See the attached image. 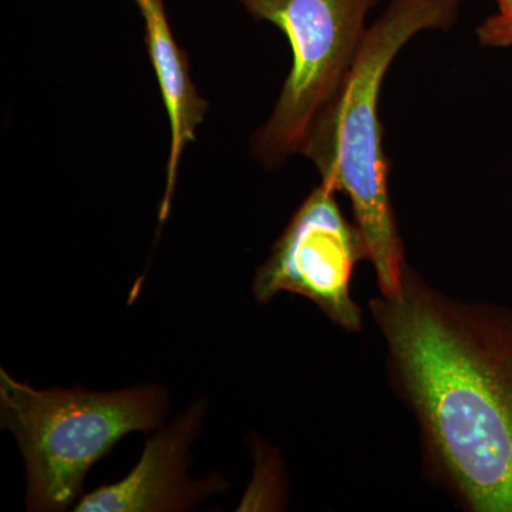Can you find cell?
<instances>
[{"mask_svg":"<svg viewBox=\"0 0 512 512\" xmlns=\"http://www.w3.org/2000/svg\"><path fill=\"white\" fill-rule=\"evenodd\" d=\"M461 0H392L367 29L348 76L312 124L301 154L318 168L322 184L348 195L355 224L375 268L380 295L403 284L404 249L389 194L379 99L390 64L424 30L453 28Z\"/></svg>","mask_w":512,"mask_h":512,"instance_id":"obj_2","label":"cell"},{"mask_svg":"<svg viewBox=\"0 0 512 512\" xmlns=\"http://www.w3.org/2000/svg\"><path fill=\"white\" fill-rule=\"evenodd\" d=\"M207 403L192 404L173 423L146 441L143 456L123 480L101 485L83 495L77 512H171L197 507L227 490L228 481L215 473L202 480L188 476L190 448L202 427Z\"/></svg>","mask_w":512,"mask_h":512,"instance_id":"obj_6","label":"cell"},{"mask_svg":"<svg viewBox=\"0 0 512 512\" xmlns=\"http://www.w3.org/2000/svg\"><path fill=\"white\" fill-rule=\"evenodd\" d=\"M335 194L320 184L302 202L256 271L252 291L261 303L281 292L305 296L340 328L359 330L362 311L350 285L357 262L367 259L366 247Z\"/></svg>","mask_w":512,"mask_h":512,"instance_id":"obj_5","label":"cell"},{"mask_svg":"<svg viewBox=\"0 0 512 512\" xmlns=\"http://www.w3.org/2000/svg\"><path fill=\"white\" fill-rule=\"evenodd\" d=\"M370 309L448 484L473 511L512 512V311L448 298L409 266Z\"/></svg>","mask_w":512,"mask_h":512,"instance_id":"obj_1","label":"cell"},{"mask_svg":"<svg viewBox=\"0 0 512 512\" xmlns=\"http://www.w3.org/2000/svg\"><path fill=\"white\" fill-rule=\"evenodd\" d=\"M137 3L138 8L143 9L144 6L148 5V3L153 2V0H134Z\"/></svg>","mask_w":512,"mask_h":512,"instance_id":"obj_10","label":"cell"},{"mask_svg":"<svg viewBox=\"0 0 512 512\" xmlns=\"http://www.w3.org/2000/svg\"><path fill=\"white\" fill-rule=\"evenodd\" d=\"M256 20L272 23L288 39L292 69L271 117L256 131L252 154L278 168L301 153L322 110L355 62L366 18L380 0H238Z\"/></svg>","mask_w":512,"mask_h":512,"instance_id":"obj_4","label":"cell"},{"mask_svg":"<svg viewBox=\"0 0 512 512\" xmlns=\"http://www.w3.org/2000/svg\"><path fill=\"white\" fill-rule=\"evenodd\" d=\"M495 3H497L500 13L510 12L512 9V0H495Z\"/></svg>","mask_w":512,"mask_h":512,"instance_id":"obj_9","label":"cell"},{"mask_svg":"<svg viewBox=\"0 0 512 512\" xmlns=\"http://www.w3.org/2000/svg\"><path fill=\"white\" fill-rule=\"evenodd\" d=\"M478 42L484 47L512 46V9L510 12L488 16L476 29Z\"/></svg>","mask_w":512,"mask_h":512,"instance_id":"obj_8","label":"cell"},{"mask_svg":"<svg viewBox=\"0 0 512 512\" xmlns=\"http://www.w3.org/2000/svg\"><path fill=\"white\" fill-rule=\"evenodd\" d=\"M167 412L160 384L117 392L37 390L0 372V420L25 460L29 511L72 507L90 468L127 434L160 430Z\"/></svg>","mask_w":512,"mask_h":512,"instance_id":"obj_3","label":"cell"},{"mask_svg":"<svg viewBox=\"0 0 512 512\" xmlns=\"http://www.w3.org/2000/svg\"><path fill=\"white\" fill-rule=\"evenodd\" d=\"M140 10L146 25L144 42L156 72L171 128L167 181L160 207V222L163 224L170 214L181 154L185 146L195 140V131L204 120L208 104L192 83L187 55L175 42L163 0H153Z\"/></svg>","mask_w":512,"mask_h":512,"instance_id":"obj_7","label":"cell"}]
</instances>
